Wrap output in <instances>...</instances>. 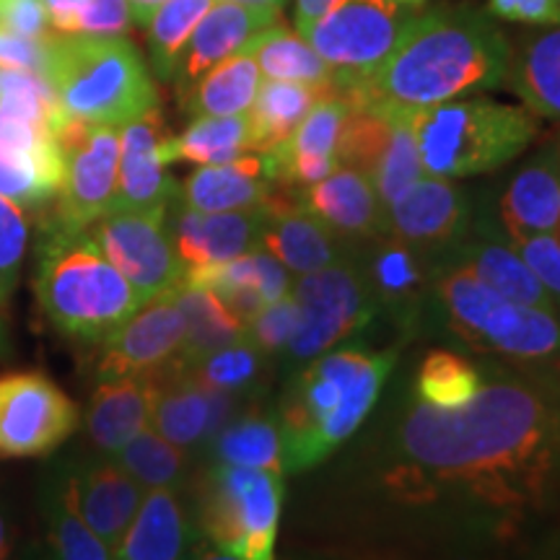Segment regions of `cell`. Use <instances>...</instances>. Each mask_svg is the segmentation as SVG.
Here are the masks:
<instances>
[{
    "label": "cell",
    "instance_id": "7bdbcfd3",
    "mask_svg": "<svg viewBox=\"0 0 560 560\" xmlns=\"http://www.w3.org/2000/svg\"><path fill=\"white\" fill-rule=\"evenodd\" d=\"M350 115L346 91L332 89L310 109L296 130L276 145L283 153H312V156H338L342 128Z\"/></svg>",
    "mask_w": 560,
    "mask_h": 560
},
{
    "label": "cell",
    "instance_id": "1f68e13d",
    "mask_svg": "<svg viewBox=\"0 0 560 560\" xmlns=\"http://www.w3.org/2000/svg\"><path fill=\"white\" fill-rule=\"evenodd\" d=\"M459 255L462 257L457 268L470 272V276L486 283L499 296L558 314L556 301L545 291V285L537 280L535 272L529 270V265L522 260L514 244L472 242L462 247Z\"/></svg>",
    "mask_w": 560,
    "mask_h": 560
},
{
    "label": "cell",
    "instance_id": "9c48e42d",
    "mask_svg": "<svg viewBox=\"0 0 560 560\" xmlns=\"http://www.w3.org/2000/svg\"><path fill=\"white\" fill-rule=\"evenodd\" d=\"M418 11L395 0H338L304 39L332 68L338 89L369 79L395 50Z\"/></svg>",
    "mask_w": 560,
    "mask_h": 560
},
{
    "label": "cell",
    "instance_id": "f546056e",
    "mask_svg": "<svg viewBox=\"0 0 560 560\" xmlns=\"http://www.w3.org/2000/svg\"><path fill=\"white\" fill-rule=\"evenodd\" d=\"M366 280L380 310L392 312L405 325L418 317L429 289V270L420 260V249L387 234L371 255Z\"/></svg>",
    "mask_w": 560,
    "mask_h": 560
},
{
    "label": "cell",
    "instance_id": "d590c367",
    "mask_svg": "<svg viewBox=\"0 0 560 560\" xmlns=\"http://www.w3.org/2000/svg\"><path fill=\"white\" fill-rule=\"evenodd\" d=\"M213 457L215 465L283 472V439L278 418L249 412L234 423H226L213 436Z\"/></svg>",
    "mask_w": 560,
    "mask_h": 560
},
{
    "label": "cell",
    "instance_id": "d6a6232c",
    "mask_svg": "<svg viewBox=\"0 0 560 560\" xmlns=\"http://www.w3.org/2000/svg\"><path fill=\"white\" fill-rule=\"evenodd\" d=\"M244 52L255 58L265 81H291L317 89H338L332 68L314 52L304 34H296L283 21H276L268 30L255 34L249 45L244 47Z\"/></svg>",
    "mask_w": 560,
    "mask_h": 560
},
{
    "label": "cell",
    "instance_id": "f1b7e54d",
    "mask_svg": "<svg viewBox=\"0 0 560 560\" xmlns=\"http://www.w3.org/2000/svg\"><path fill=\"white\" fill-rule=\"evenodd\" d=\"M187 540L190 529L177 488H151L115 550V560H179L187 552Z\"/></svg>",
    "mask_w": 560,
    "mask_h": 560
},
{
    "label": "cell",
    "instance_id": "5bb4252c",
    "mask_svg": "<svg viewBox=\"0 0 560 560\" xmlns=\"http://www.w3.org/2000/svg\"><path fill=\"white\" fill-rule=\"evenodd\" d=\"M182 340H185V317L174 291L153 296L102 340V382L164 374L177 359Z\"/></svg>",
    "mask_w": 560,
    "mask_h": 560
},
{
    "label": "cell",
    "instance_id": "ab89813d",
    "mask_svg": "<svg viewBox=\"0 0 560 560\" xmlns=\"http://www.w3.org/2000/svg\"><path fill=\"white\" fill-rule=\"evenodd\" d=\"M45 514L55 560H115L107 542L83 522L70 499L66 480L45 499Z\"/></svg>",
    "mask_w": 560,
    "mask_h": 560
},
{
    "label": "cell",
    "instance_id": "4dcf8cb0",
    "mask_svg": "<svg viewBox=\"0 0 560 560\" xmlns=\"http://www.w3.org/2000/svg\"><path fill=\"white\" fill-rule=\"evenodd\" d=\"M262 86V73L249 52H236L177 96L182 112L192 117L247 115Z\"/></svg>",
    "mask_w": 560,
    "mask_h": 560
},
{
    "label": "cell",
    "instance_id": "6da1fadb",
    "mask_svg": "<svg viewBox=\"0 0 560 560\" xmlns=\"http://www.w3.org/2000/svg\"><path fill=\"white\" fill-rule=\"evenodd\" d=\"M384 486L405 503L452 499L501 520L542 509L560 486V397L499 374L462 408L416 400Z\"/></svg>",
    "mask_w": 560,
    "mask_h": 560
},
{
    "label": "cell",
    "instance_id": "b9f144b4",
    "mask_svg": "<svg viewBox=\"0 0 560 560\" xmlns=\"http://www.w3.org/2000/svg\"><path fill=\"white\" fill-rule=\"evenodd\" d=\"M62 164L0 143V195L19 206H45L60 190Z\"/></svg>",
    "mask_w": 560,
    "mask_h": 560
},
{
    "label": "cell",
    "instance_id": "94428289",
    "mask_svg": "<svg viewBox=\"0 0 560 560\" xmlns=\"http://www.w3.org/2000/svg\"><path fill=\"white\" fill-rule=\"evenodd\" d=\"M9 353V332H5L3 319H0V355Z\"/></svg>",
    "mask_w": 560,
    "mask_h": 560
},
{
    "label": "cell",
    "instance_id": "7dc6e473",
    "mask_svg": "<svg viewBox=\"0 0 560 560\" xmlns=\"http://www.w3.org/2000/svg\"><path fill=\"white\" fill-rule=\"evenodd\" d=\"M522 260L529 265L537 280L550 293L556 306L560 310V242L556 234H537L514 244Z\"/></svg>",
    "mask_w": 560,
    "mask_h": 560
},
{
    "label": "cell",
    "instance_id": "681fc988",
    "mask_svg": "<svg viewBox=\"0 0 560 560\" xmlns=\"http://www.w3.org/2000/svg\"><path fill=\"white\" fill-rule=\"evenodd\" d=\"M130 26L128 0H83L75 34H125Z\"/></svg>",
    "mask_w": 560,
    "mask_h": 560
},
{
    "label": "cell",
    "instance_id": "74e56055",
    "mask_svg": "<svg viewBox=\"0 0 560 560\" xmlns=\"http://www.w3.org/2000/svg\"><path fill=\"white\" fill-rule=\"evenodd\" d=\"M482 374L454 350H431L416 376V400L431 408H462L482 387Z\"/></svg>",
    "mask_w": 560,
    "mask_h": 560
},
{
    "label": "cell",
    "instance_id": "603a6c76",
    "mask_svg": "<svg viewBox=\"0 0 560 560\" xmlns=\"http://www.w3.org/2000/svg\"><path fill=\"white\" fill-rule=\"evenodd\" d=\"M499 210L511 244L537 234H556L560 226V172L556 149L537 153L509 179Z\"/></svg>",
    "mask_w": 560,
    "mask_h": 560
},
{
    "label": "cell",
    "instance_id": "ba28073f",
    "mask_svg": "<svg viewBox=\"0 0 560 560\" xmlns=\"http://www.w3.org/2000/svg\"><path fill=\"white\" fill-rule=\"evenodd\" d=\"M283 499V472L213 465L202 480V532L213 548L240 560H276Z\"/></svg>",
    "mask_w": 560,
    "mask_h": 560
},
{
    "label": "cell",
    "instance_id": "7402d4cb",
    "mask_svg": "<svg viewBox=\"0 0 560 560\" xmlns=\"http://www.w3.org/2000/svg\"><path fill=\"white\" fill-rule=\"evenodd\" d=\"M66 486L83 522L107 542L112 552L120 548L125 532L136 520L145 488L115 462H104V465L86 467L79 475H70Z\"/></svg>",
    "mask_w": 560,
    "mask_h": 560
},
{
    "label": "cell",
    "instance_id": "03108f58",
    "mask_svg": "<svg viewBox=\"0 0 560 560\" xmlns=\"http://www.w3.org/2000/svg\"><path fill=\"white\" fill-rule=\"evenodd\" d=\"M556 161H558V172H560V143H558V149H556Z\"/></svg>",
    "mask_w": 560,
    "mask_h": 560
},
{
    "label": "cell",
    "instance_id": "ee69618b",
    "mask_svg": "<svg viewBox=\"0 0 560 560\" xmlns=\"http://www.w3.org/2000/svg\"><path fill=\"white\" fill-rule=\"evenodd\" d=\"M265 353L252 342L247 335L242 340L231 342V346L215 350L202 359L200 363L187 371L195 380L206 384L210 389H219L223 395H240V392L255 387L260 380Z\"/></svg>",
    "mask_w": 560,
    "mask_h": 560
},
{
    "label": "cell",
    "instance_id": "e575fe53",
    "mask_svg": "<svg viewBox=\"0 0 560 560\" xmlns=\"http://www.w3.org/2000/svg\"><path fill=\"white\" fill-rule=\"evenodd\" d=\"M327 91L332 89L262 79V86L257 91L255 104H252L247 112L255 153L272 151L276 145L283 143Z\"/></svg>",
    "mask_w": 560,
    "mask_h": 560
},
{
    "label": "cell",
    "instance_id": "f907efd6",
    "mask_svg": "<svg viewBox=\"0 0 560 560\" xmlns=\"http://www.w3.org/2000/svg\"><path fill=\"white\" fill-rule=\"evenodd\" d=\"M0 68L32 70V73L45 75L47 42L21 37V34L0 26Z\"/></svg>",
    "mask_w": 560,
    "mask_h": 560
},
{
    "label": "cell",
    "instance_id": "7a4b0ae2",
    "mask_svg": "<svg viewBox=\"0 0 560 560\" xmlns=\"http://www.w3.org/2000/svg\"><path fill=\"white\" fill-rule=\"evenodd\" d=\"M511 42L486 9L444 3L420 11L369 79L340 89L353 107L416 115L472 91L503 86Z\"/></svg>",
    "mask_w": 560,
    "mask_h": 560
},
{
    "label": "cell",
    "instance_id": "4fadbf2b",
    "mask_svg": "<svg viewBox=\"0 0 560 560\" xmlns=\"http://www.w3.org/2000/svg\"><path fill=\"white\" fill-rule=\"evenodd\" d=\"M79 408L37 371L0 376V457H42L79 429Z\"/></svg>",
    "mask_w": 560,
    "mask_h": 560
},
{
    "label": "cell",
    "instance_id": "ac0fdd59",
    "mask_svg": "<svg viewBox=\"0 0 560 560\" xmlns=\"http://www.w3.org/2000/svg\"><path fill=\"white\" fill-rule=\"evenodd\" d=\"M262 208V249L270 252L289 272L306 276V272L330 268L342 260L335 231L301 206V200L293 198V190L272 187Z\"/></svg>",
    "mask_w": 560,
    "mask_h": 560
},
{
    "label": "cell",
    "instance_id": "6f0895ef",
    "mask_svg": "<svg viewBox=\"0 0 560 560\" xmlns=\"http://www.w3.org/2000/svg\"><path fill=\"white\" fill-rule=\"evenodd\" d=\"M195 560H240V558L229 556V552L213 548V545H206V548L195 550Z\"/></svg>",
    "mask_w": 560,
    "mask_h": 560
},
{
    "label": "cell",
    "instance_id": "3957f363",
    "mask_svg": "<svg viewBox=\"0 0 560 560\" xmlns=\"http://www.w3.org/2000/svg\"><path fill=\"white\" fill-rule=\"evenodd\" d=\"M397 350H327L310 361L278 408L283 470L317 467L359 431L374 410L384 382L395 369Z\"/></svg>",
    "mask_w": 560,
    "mask_h": 560
},
{
    "label": "cell",
    "instance_id": "680465c9",
    "mask_svg": "<svg viewBox=\"0 0 560 560\" xmlns=\"http://www.w3.org/2000/svg\"><path fill=\"white\" fill-rule=\"evenodd\" d=\"M11 556V532H9V522L5 516L0 514V560H9Z\"/></svg>",
    "mask_w": 560,
    "mask_h": 560
},
{
    "label": "cell",
    "instance_id": "cb8c5ba5",
    "mask_svg": "<svg viewBox=\"0 0 560 560\" xmlns=\"http://www.w3.org/2000/svg\"><path fill=\"white\" fill-rule=\"evenodd\" d=\"M159 387L161 374L104 380L91 395L86 412V431L96 450L117 454L149 429Z\"/></svg>",
    "mask_w": 560,
    "mask_h": 560
},
{
    "label": "cell",
    "instance_id": "30bf717a",
    "mask_svg": "<svg viewBox=\"0 0 560 560\" xmlns=\"http://www.w3.org/2000/svg\"><path fill=\"white\" fill-rule=\"evenodd\" d=\"M62 159L58 210L50 229L83 234L109 213L117 192L120 128L94 125L66 115L55 130Z\"/></svg>",
    "mask_w": 560,
    "mask_h": 560
},
{
    "label": "cell",
    "instance_id": "7c38bea8",
    "mask_svg": "<svg viewBox=\"0 0 560 560\" xmlns=\"http://www.w3.org/2000/svg\"><path fill=\"white\" fill-rule=\"evenodd\" d=\"M170 210H109L94 223L91 240L122 272L140 301L174 291L187 270L166 229Z\"/></svg>",
    "mask_w": 560,
    "mask_h": 560
},
{
    "label": "cell",
    "instance_id": "8d00e7d4",
    "mask_svg": "<svg viewBox=\"0 0 560 560\" xmlns=\"http://www.w3.org/2000/svg\"><path fill=\"white\" fill-rule=\"evenodd\" d=\"M213 3L215 0H166L145 24L151 68L161 81H174L192 32Z\"/></svg>",
    "mask_w": 560,
    "mask_h": 560
},
{
    "label": "cell",
    "instance_id": "f5cc1de1",
    "mask_svg": "<svg viewBox=\"0 0 560 560\" xmlns=\"http://www.w3.org/2000/svg\"><path fill=\"white\" fill-rule=\"evenodd\" d=\"M83 0H45V9L50 13V24L58 34H75Z\"/></svg>",
    "mask_w": 560,
    "mask_h": 560
},
{
    "label": "cell",
    "instance_id": "9a60e30c",
    "mask_svg": "<svg viewBox=\"0 0 560 560\" xmlns=\"http://www.w3.org/2000/svg\"><path fill=\"white\" fill-rule=\"evenodd\" d=\"M166 140L170 130L159 107L122 125L117 192L109 210H170L179 190L166 172Z\"/></svg>",
    "mask_w": 560,
    "mask_h": 560
},
{
    "label": "cell",
    "instance_id": "db71d44e",
    "mask_svg": "<svg viewBox=\"0 0 560 560\" xmlns=\"http://www.w3.org/2000/svg\"><path fill=\"white\" fill-rule=\"evenodd\" d=\"M335 3H338V0H296V3H293V19H296V30L304 34L314 24V21L325 16V13L330 11Z\"/></svg>",
    "mask_w": 560,
    "mask_h": 560
},
{
    "label": "cell",
    "instance_id": "8fae6325",
    "mask_svg": "<svg viewBox=\"0 0 560 560\" xmlns=\"http://www.w3.org/2000/svg\"><path fill=\"white\" fill-rule=\"evenodd\" d=\"M291 296L299 306V325L285 346L289 361H314L363 330L380 310L366 276L346 260L301 276L291 285Z\"/></svg>",
    "mask_w": 560,
    "mask_h": 560
},
{
    "label": "cell",
    "instance_id": "ffe728a7",
    "mask_svg": "<svg viewBox=\"0 0 560 560\" xmlns=\"http://www.w3.org/2000/svg\"><path fill=\"white\" fill-rule=\"evenodd\" d=\"M301 206L346 240L387 236V206L366 174L340 164L330 177L301 190Z\"/></svg>",
    "mask_w": 560,
    "mask_h": 560
},
{
    "label": "cell",
    "instance_id": "836d02e7",
    "mask_svg": "<svg viewBox=\"0 0 560 560\" xmlns=\"http://www.w3.org/2000/svg\"><path fill=\"white\" fill-rule=\"evenodd\" d=\"M247 153H255L249 115L195 117L179 136H170L164 149L170 166L177 161H190L198 166L229 164Z\"/></svg>",
    "mask_w": 560,
    "mask_h": 560
},
{
    "label": "cell",
    "instance_id": "277c9868",
    "mask_svg": "<svg viewBox=\"0 0 560 560\" xmlns=\"http://www.w3.org/2000/svg\"><path fill=\"white\" fill-rule=\"evenodd\" d=\"M45 79L66 115L122 128L159 107L156 83L125 34H58L47 39Z\"/></svg>",
    "mask_w": 560,
    "mask_h": 560
},
{
    "label": "cell",
    "instance_id": "d4e9b609",
    "mask_svg": "<svg viewBox=\"0 0 560 560\" xmlns=\"http://www.w3.org/2000/svg\"><path fill=\"white\" fill-rule=\"evenodd\" d=\"M185 280L213 289L223 304L234 312V317H240L244 325H249L252 317L265 304L280 296H289L293 285L291 272L262 247L252 249L247 255L236 257V260L187 272Z\"/></svg>",
    "mask_w": 560,
    "mask_h": 560
},
{
    "label": "cell",
    "instance_id": "d6986e66",
    "mask_svg": "<svg viewBox=\"0 0 560 560\" xmlns=\"http://www.w3.org/2000/svg\"><path fill=\"white\" fill-rule=\"evenodd\" d=\"M234 397L210 389L187 371H164L153 402L151 429L179 450L213 439L231 412Z\"/></svg>",
    "mask_w": 560,
    "mask_h": 560
},
{
    "label": "cell",
    "instance_id": "5b68a950",
    "mask_svg": "<svg viewBox=\"0 0 560 560\" xmlns=\"http://www.w3.org/2000/svg\"><path fill=\"white\" fill-rule=\"evenodd\" d=\"M34 296L55 330L83 342H102L143 301L96 242L47 226L34 270Z\"/></svg>",
    "mask_w": 560,
    "mask_h": 560
},
{
    "label": "cell",
    "instance_id": "60d3db41",
    "mask_svg": "<svg viewBox=\"0 0 560 560\" xmlns=\"http://www.w3.org/2000/svg\"><path fill=\"white\" fill-rule=\"evenodd\" d=\"M423 174V161H420L416 132H412V115H395V128H392L387 149L382 151L374 170L369 172L371 185L380 192L384 206L389 208Z\"/></svg>",
    "mask_w": 560,
    "mask_h": 560
},
{
    "label": "cell",
    "instance_id": "83f0119b",
    "mask_svg": "<svg viewBox=\"0 0 560 560\" xmlns=\"http://www.w3.org/2000/svg\"><path fill=\"white\" fill-rule=\"evenodd\" d=\"M174 296H177L182 317H185V340H182L177 359L166 371H190L206 355L247 335V325L234 317V312L223 304L219 293L208 285L182 280L174 289Z\"/></svg>",
    "mask_w": 560,
    "mask_h": 560
},
{
    "label": "cell",
    "instance_id": "2e32d148",
    "mask_svg": "<svg viewBox=\"0 0 560 560\" xmlns=\"http://www.w3.org/2000/svg\"><path fill=\"white\" fill-rule=\"evenodd\" d=\"M470 215V198L454 179L423 174L387 208L389 236L420 252L450 247L462 242Z\"/></svg>",
    "mask_w": 560,
    "mask_h": 560
},
{
    "label": "cell",
    "instance_id": "003e7915",
    "mask_svg": "<svg viewBox=\"0 0 560 560\" xmlns=\"http://www.w3.org/2000/svg\"><path fill=\"white\" fill-rule=\"evenodd\" d=\"M556 236H558V242H560V226H558V231H556Z\"/></svg>",
    "mask_w": 560,
    "mask_h": 560
},
{
    "label": "cell",
    "instance_id": "9f6ffc18",
    "mask_svg": "<svg viewBox=\"0 0 560 560\" xmlns=\"http://www.w3.org/2000/svg\"><path fill=\"white\" fill-rule=\"evenodd\" d=\"M537 560H560V532L545 542V548L537 552Z\"/></svg>",
    "mask_w": 560,
    "mask_h": 560
},
{
    "label": "cell",
    "instance_id": "91938a15",
    "mask_svg": "<svg viewBox=\"0 0 560 560\" xmlns=\"http://www.w3.org/2000/svg\"><path fill=\"white\" fill-rule=\"evenodd\" d=\"M229 3H242V5H257V9H276V11H283L285 0H229Z\"/></svg>",
    "mask_w": 560,
    "mask_h": 560
},
{
    "label": "cell",
    "instance_id": "4316f807",
    "mask_svg": "<svg viewBox=\"0 0 560 560\" xmlns=\"http://www.w3.org/2000/svg\"><path fill=\"white\" fill-rule=\"evenodd\" d=\"M272 182L265 172L262 153L229 161V164L200 166L182 182L177 198L182 206L200 213H229L265 206L270 198Z\"/></svg>",
    "mask_w": 560,
    "mask_h": 560
},
{
    "label": "cell",
    "instance_id": "e7e4bbea",
    "mask_svg": "<svg viewBox=\"0 0 560 560\" xmlns=\"http://www.w3.org/2000/svg\"><path fill=\"white\" fill-rule=\"evenodd\" d=\"M179 560H195V552H185Z\"/></svg>",
    "mask_w": 560,
    "mask_h": 560
},
{
    "label": "cell",
    "instance_id": "f35d334b",
    "mask_svg": "<svg viewBox=\"0 0 560 560\" xmlns=\"http://www.w3.org/2000/svg\"><path fill=\"white\" fill-rule=\"evenodd\" d=\"M115 465H120L145 490L177 488L185 478L187 457L185 450L174 446L149 425L115 454Z\"/></svg>",
    "mask_w": 560,
    "mask_h": 560
},
{
    "label": "cell",
    "instance_id": "f6af8a7d",
    "mask_svg": "<svg viewBox=\"0 0 560 560\" xmlns=\"http://www.w3.org/2000/svg\"><path fill=\"white\" fill-rule=\"evenodd\" d=\"M26 242H30V223L24 208L0 195V310L9 306L16 291Z\"/></svg>",
    "mask_w": 560,
    "mask_h": 560
},
{
    "label": "cell",
    "instance_id": "be15d7a7",
    "mask_svg": "<svg viewBox=\"0 0 560 560\" xmlns=\"http://www.w3.org/2000/svg\"><path fill=\"white\" fill-rule=\"evenodd\" d=\"M395 3H405V5H420L423 0H395Z\"/></svg>",
    "mask_w": 560,
    "mask_h": 560
},
{
    "label": "cell",
    "instance_id": "52a82bcc",
    "mask_svg": "<svg viewBox=\"0 0 560 560\" xmlns=\"http://www.w3.org/2000/svg\"><path fill=\"white\" fill-rule=\"evenodd\" d=\"M436 296L452 330L472 348L514 361H550L560 353L556 312L503 299L467 270L439 276Z\"/></svg>",
    "mask_w": 560,
    "mask_h": 560
},
{
    "label": "cell",
    "instance_id": "6125c7cd",
    "mask_svg": "<svg viewBox=\"0 0 560 560\" xmlns=\"http://www.w3.org/2000/svg\"><path fill=\"white\" fill-rule=\"evenodd\" d=\"M550 366H552V374H556V376H558V382H560V353L552 355V359H550Z\"/></svg>",
    "mask_w": 560,
    "mask_h": 560
},
{
    "label": "cell",
    "instance_id": "484cf974",
    "mask_svg": "<svg viewBox=\"0 0 560 560\" xmlns=\"http://www.w3.org/2000/svg\"><path fill=\"white\" fill-rule=\"evenodd\" d=\"M503 86L535 117L560 120V26H532L516 37Z\"/></svg>",
    "mask_w": 560,
    "mask_h": 560
},
{
    "label": "cell",
    "instance_id": "11a10c76",
    "mask_svg": "<svg viewBox=\"0 0 560 560\" xmlns=\"http://www.w3.org/2000/svg\"><path fill=\"white\" fill-rule=\"evenodd\" d=\"M164 3L166 0H128L132 24L140 26V30H145V24H149L153 13H156Z\"/></svg>",
    "mask_w": 560,
    "mask_h": 560
},
{
    "label": "cell",
    "instance_id": "bcb514c9",
    "mask_svg": "<svg viewBox=\"0 0 560 560\" xmlns=\"http://www.w3.org/2000/svg\"><path fill=\"white\" fill-rule=\"evenodd\" d=\"M299 325V306L293 296H280L265 304L247 325V338L262 350L265 355L285 350Z\"/></svg>",
    "mask_w": 560,
    "mask_h": 560
},
{
    "label": "cell",
    "instance_id": "816d5d0a",
    "mask_svg": "<svg viewBox=\"0 0 560 560\" xmlns=\"http://www.w3.org/2000/svg\"><path fill=\"white\" fill-rule=\"evenodd\" d=\"M514 24L560 26V0H514Z\"/></svg>",
    "mask_w": 560,
    "mask_h": 560
},
{
    "label": "cell",
    "instance_id": "44dd1931",
    "mask_svg": "<svg viewBox=\"0 0 560 560\" xmlns=\"http://www.w3.org/2000/svg\"><path fill=\"white\" fill-rule=\"evenodd\" d=\"M276 21H280V11L276 9H257V5L229 3V0L210 5V11L200 19L198 30L192 32L190 45L182 55L177 75L172 81L177 96L213 66H219L231 55L244 52L249 39Z\"/></svg>",
    "mask_w": 560,
    "mask_h": 560
},
{
    "label": "cell",
    "instance_id": "e0dca14e",
    "mask_svg": "<svg viewBox=\"0 0 560 560\" xmlns=\"http://www.w3.org/2000/svg\"><path fill=\"white\" fill-rule=\"evenodd\" d=\"M265 208L200 213L187 206L177 208L172 223V242L187 272L213 268L252 249L262 247Z\"/></svg>",
    "mask_w": 560,
    "mask_h": 560
},
{
    "label": "cell",
    "instance_id": "8992f818",
    "mask_svg": "<svg viewBox=\"0 0 560 560\" xmlns=\"http://www.w3.org/2000/svg\"><path fill=\"white\" fill-rule=\"evenodd\" d=\"M412 132L425 174L467 179L520 159L540 125L529 109L478 96L416 112Z\"/></svg>",
    "mask_w": 560,
    "mask_h": 560
},
{
    "label": "cell",
    "instance_id": "c3c4849f",
    "mask_svg": "<svg viewBox=\"0 0 560 560\" xmlns=\"http://www.w3.org/2000/svg\"><path fill=\"white\" fill-rule=\"evenodd\" d=\"M0 26L21 37L47 42L52 37L50 13L45 0H0Z\"/></svg>",
    "mask_w": 560,
    "mask_h": 560
}]
</instances>
